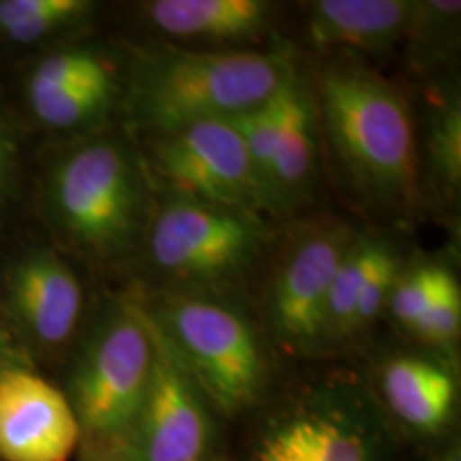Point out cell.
I'll use <instances>...</instances> for the list:
<instances>
[{"mask_svg": "<svg viewBox=\"0 0 461 461\" xmlns=\"http://www.w3.org/2000/svg\"><path fill=\"white\" fill-rule=\"evenodd\" d=\"M7 299L17 325L41 348H60L71 339L84 305L77 276L48 250L26 252L11 265Z\"/></svg>", "mask_w": 461, "mask_h": 461, "instance_id": "cell-12", "label": "cell"}, {"mask_svg": "<svg viewBox=\"0 0 461 461\" xmlns=\"http://www.w3.org/2000/svg\"><path fill=\"white\" fill-rule=\"evenodd\" d=\"M152 321L214 411L240 414L257 406L269 367L244 316L214 299L176 297Z\"/></svg>", "mask_w": 461, "mask_h": 461, "instance_id": "cell-5", "label": "cell"}, {"mask_svg": "<svg viewBox=\"0 0 461 461\" xmlns=\"http://www.w3.org/2000/svg\"><path fill=\"white\" fill-rule=\"evenodd\" d=\"M92 11L88 0H0V37L37 43L82 24Z\"/></svg>", "mask_w": 461, "mask_h": 461, "instance_id": "cell-18", "label": "cell"}, {"mask_svg": "<svg viewBox=\"0 0 461 461\" xmlns=\"http://www.w3.org/2000/svg\"><path fill=\"white\" fill-rule=\"evenodd\" d=\"M48 199L58 227L99 257L124 252L140 233L146 210L140 165L113 140L88 141L58 160Z\"/></svg>", "mask_w": 461, "mask_h": 461, "instance_id": "cell-4", "label": "cell"}, {"mask_svg": "<svg viewBox=\"0 0 461 461\" xmlns=\"http://www.w3.org/2000/svg\"><path fill=\"white\" fill-rule=\"evenodd\" d=\"M461 330V288L455 276L448 272L431 299L429 308L414 327V336L434 346H451Z\"/></svg>", "mask_w": 461, "mask_h": 461, "instance_id": "cell-23", "label": "cell"}, {"mask_svg": "<svg viewBox=\"0 0 461 461\" xmlns=\"http://www.w3.org/2000/svg\"><path fill=\"white\" fill-rule=\"evenodd\" d=\"M428 154L438 184L448 194L457 193L461 182V107L457 96L431 112L428 120Z\"/></svg>", "mask_w": 461, "mask_h": 461, "instance_id": "cell-19", "label": "cell"}, {"mask_svg": "<svg viewBox=\"0 0 461 461\" xmlns=\"http://www.w3.org/2000/svg\"><path fill=\"white\" fill-rule=\"evenodd\" d=\"M412 14L408 0H319L310 3L308 34L321 48L384 51L406 37Z\"/></svg>", "mask_w": 461, "mask_h": 461, "instance_id": "cell-15", "label": "cell"}, {"mask_svg": "<svg viewBox=\"0 0 461 461\" xmlns=\"http://www.w3.org/2000/svg\"><path fill=\"white\" fill-rule=\"evenodd\" d=\"M321 103L333 148L359 188L380 203H411L417 135L400 92L363 68L342 67L322 73Z\"/></svg>", "mask_w": 461, "mask_h": 461, "instance_id": "cell-2", "label": "cell"}, {"mask_svg": "<svg viewBox=\"0 0 461 461\" xmlns=\"http://www.w3.org/2000/svg\"><path fill=\"white\" fill-rule=\"evenodd\" d=\"M353 240V233L339 224L310 230L288 250L276 272L272 321L278 336L291 348L319 350L327 344V299Z\"/></svg>", "mask_w": 461, "mask_h": 461, "instance_id": "cell-10", "label": "cell"}, {"mask_svg": "<svg viewBox=\"0 0 461 461\" xmlns=\"http://www.w3.org/2000/svg\"><path fill=\"white\" fill-rule=\"evenodd\" d=\"M265 227L255 214L173 194L149 224L154 267L188 282H222L255 261Z\"/></svg>", "mask_w": 461, "mask_h": 461, "instance_id": "cell-6", "label": "cell"}, {"mask_svg": "<svg viewBox=\"0 0 461 461\" xmlns=\"http://www.w3.org/2000/svg\"><path fill=\"white\" fill-rule=\"evenodd\" d=\"M28 105L39 122L54 131H77L96 124L112 112L120 95L118 75L67 88L26 90Z\"/></svg>", "mask_w": 461, "mask_h": 461, "instance_id": "cell-17", "label": "cell"}, {"mask_svg": "<svg viewBox=\"0 0 461 461\" xmlns=\"http://www.w3.org/2000/svg\"><path fill=\"white\" fill-rule=\"evenodd\" d=\"M295 77L280 51L158 50L132 68L126 112L152 137L230 120L267 103Z\"/></svg>", "mask_w": 461, "mask_h": 461, "instance_id": "cell-1", "label": "cell"}, {"mask_svg": "<svg viewBox=\"0 0 461 461\" xmlns=\"http://www.w3.org/2000/svg\"><path fill=\"white\" fill-rule=\"evenodd\" d=\"M152 331L154 366L148 393L129 434L109 448L118 461H216L214 408L154 321Z\"/></svg>", "mask_w": 461, "mask_h": 461, "instance_id": "cell-8", "label": "cell"}, {"mask_svg": "<svg viewBox=\"0 0 461 461\" xmlns=\"http://www.w3.org/2000/svg\"><path fill=\"white\" fill-rule=\"evenodd\" d=\"M429 461H461V448H459V442H448L445 448H440L434 457Z\"/></svg>", "mask_w": 461, "mask_h": 461, "instance_id": "cell-27", "label": "cell"}, {"mask_svg": "<svg viewBox=\"0 0 461 461\" xmlns=\"http://www.w3.org/2000/svg\"><path fill=\"white\" fill-rule=\"evenodd\" d=\"M252 461H389L376 412L348 389L288 403L258 431Z\"/></svg>", "mask_w": 461, "mask_h": 461, "instance_id": "cell-7", "label": "cell"}, {"mask_svg": "<svg viewBox=\"0 0 461 461\" xmlns=\"http://www.w3.org/2000/svg\"><path fill=\"white\" fill-rule=\"evenodd\" d=\"M384 408L402 428L420 438H438L453 425L459 384L451 367L420 355H397L380 370Z\"/></svg>", "mask_w": 461, "mask_h": 461, "instance_id": "cell-13", "label": "cell"}, {"mask_svg": "<svg viewBox=\"0 0 461 461\" xmlns=\"http://www.w3.org/2000/svg\"><path fill=\"white\" fill-rule=\"evenodd\" d=\"M154 366L152 319L129 302H113L75 363L68 402L84 442L115 447L135 423Z\"/></svg>", "mask_w": 461, "mask_h": 461, "instance_id": "cell-3", "label": "cell"}, {"mask_svg": "<svg viewBox=\"0 0 461 461\" xmlns=\"http://www.w3.org/2000/svg\"><path fill=\"white\" fill-rule=\"evenodd\" d=\"M112 73H115L112 60L99 51L86 48L60 50L45 56L32 68L26 90L67 88V86L95 82V79L107 77Z\"/></svg>", "mask_w": 461, "mask_h": 461, "instance_id": "cell-20", "label": "cell"}, {"mask_svg": "<svg viewBox=\"0 0 461 461\" xmlns=\"http://www.w3.org/2000/svg\"><path fill=\"white\" fill-rule=\"evenodd\" d=\"M84 445L65 391L31 366L0 374V459L71 461Z\"/></svg>", "mask_w": 461, "mask_h": 461, "instance_id": "cell-11", "label": "cell"}, {"mask_svg": "<svg viewBox=\"0 0 461 461\" xmlns=\"http://www.w3.org/2000/svg\"><path fill=\"white\" fill-rule=\"evenodd\" d=\"M461 5L459 3H414V14L406 34L412 37L414 62H436L442 45V34L453 37L457 32Z\"/></svg>", "mask_w": 461, "mask_h": 461, "instance_id": "cell-22", "label": "cell"}, {"mask_svg": "<svg viewBox=\"0 0 461 461\" xmlns=\"http://www.w3.org/2000/svg\"><path fill=\"white\" fill-rule=\"evenodd\" d=\"M11 165H14V143L3 131H0V190L7 182Z\"/></svg>", "mask_w": 461, "mask_h": 461, "instance_id": "cell-25", "label": "cell"}, {"mask_svg": "<svg viewBox=\"0 0 461 461\" xmlns=\"http://www.w3.org/2000/svg\"><path fill=\"white\" fill-rule=\"evenodd\" d=\"M316 158L314 105L299 77L274 96L272 165H269V203L282 210L295 203L310 186Z\"/></svg>", "mask_w": 461, "mask_h": 461, "instance_id": "cell-14", "label": "cell"}, {"mask_svg": "<svg viewBox=\"0 0 461 461\" xmlns=\"http://www.w3.org/2000/svg\"><path fill=\"white\" fill-rule=\"evenodd\" d=\"M152 163L177 197L255 216L269 210L250 154L227 120L197 122L154 137Z\"/></svg>", "mask_w": 461, "mask_h": 461, "instance_id": "cell-9", "label": "cell"}, {"mask_svg": "<svg viewBox=\"0 0 461 461\" xmlns=\"http://www.w3.org/2000/svg\"><path fill=\"white\" fill-rule=\"evenodd\" d=\"M447 274L448 269L440 267V265H419V267L408 269L403 276H397L387 303L395 319L406 330L414 331Z\"/></svg>", "mask_w": 461, "mask_h": 461, "instance_id": "cell-21", "label": "cell"}, {"mask_svg": "<svg viewBox=\"0 0 461 461\" xmlns=\"http://www.w3.org/2000/svg\"><path fill=\"white\" fill-rule=\"evenodd\" d=\"M79 461H118V457H115V453L109 447L84 442L82 459H79Z\"/></svg>", "mask_w": 461, "mask_h": 461, "instance_id": "cell-26", "label": "cell"}, {"mask_svg": "<svg viewBox=\"0 0 461 461\" xmlns=\"http://www.w3.org/2000/svg\"><path fill=\"white\" fill-rule=\"evenodd\" d=\"M24 366H31V363H28V357L24 355V350L15 344L11 333L5 330L3 322H0V374Z\"/></svg>", "mask_w": 461, "mask_h": 461, "instance_id": "cell-24", "label": "cell"}, {"mask_svg": "<svg viewBox=\"0 0 461 461\" xmlns=\"http://www.w3.org/2000/svg\"><path fill=\"white\" fill-rule=\"evenodd\" d=\"M146 11L152 24L171 37L235 41L265 32L272 5L263 0H157Z\"/></svg>", "mask_w": 461, "mask_h": 461, "instance_id": "cell-16", "label": "cell"}]
</instances>
